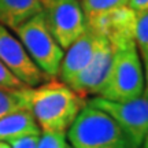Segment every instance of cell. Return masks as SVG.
<instances>
[{
    "instance_id": "cell-22",
    "label": "cell",
    "mask_w": 148,
    "mask_h": 148,
    "mask_svg": "<svg viewBox=\"0 0 148 148\" xmlns=\"http://www.w3.org/2000/svg\"><path fill=\"white\" fill-rule=\"evenodd\" d=\"M0 148H11L7 141H0Z\"/></svg>"
},
{
    "instance_id": "cell-1",
    "label": "cell",
    "mask_w": 148,
    "mask_h": 148,
    "mask_svg": "<svg viewBox=\"0 0 148 148\" xmlns=\"http://www.w3.org/2000/svg\"><path fill=\"white\" fill-rule=\"evenodd\" d=\"M25 97L27 110L33 114L41 132H67L85 106L82 96L63 81L56 79L26 86Z\"/></svg>"
},
{
    "instance_id": "cell-9",
    "label": "cell",
    "mask_w": 148,
    "mask_h": 148,
    "mask_svg": "<svg viewBox=\"0 0 148 148\" xmlns=\"http://www.w3.org/2000/svg\"><path fill=\"white\" fill-rule=\"evenodd\" d=\"M112 55H114V49L108 40L97 34V41L92 58L78 73V75L70 82L69 86L82 97L88 95L97 96L108 75Z\"/></svg>"
},
{
    "instance_id": "cell-17",
    "label": "cell",
    "mask_w": 148,
    "mask_h": 148,
    "mask_svg": "<svg viewBox=\"0 0 148 148\" xmlns=\"http://www.w3.org/2000/svg\"><path fill=\"white\" fill-rule=\"evenodd\" d=\"M26 85L22 81L16 78L4 64L0 62V88H7V89H22Z\"/></svg>"
},
{
    "instance_id": "cell-6",
    "label": "cell",
    "mask_w": 148,
    "mask_h": 148,
    "mask_svg": "<svg viewBox=\"0 0 148 148\" xmlns=\"http://www.w3.org/2000/svg\"><path fill=\"white\" fill-rule=\"evenodd\" d=\"M51 34L63 49L88 29L79 0H40Z\"/></svg>"
},
{
    "instance_id": "cell-8",
    "label": "cell",
    "mask_w": 148,
    "mask_h": 148,
    "mask_svg": "<svg viewBox=\"0 0 148 148\" xmlns=\"http://www.w3.org/2000/svg\"><path fill=\"white\" fill-rule=\"evenodd\" d=\"M86 25L95 33L107 38L112 49L127 44H136V14L129 5L88 16Z\"/></svg>"
},
{
    "instance_id": "cell-20",
    "label": "cell",
    "mask_w": 148,
    "mask_h": 148,
    "mask_svg": "<svg viewBox=\"0 0 148 148\" xmlns=\"http://www.w3.org/2000/svg\"><path fill=\"white\" fill-rule=\"evenodd\" d=\"M144 78H145V85H147L145 90L148 92V62L145 63V73H144Z\"/></svg>"
},
{
    "instance_id": "cell-15",
    "label": "cell",
    "mask_w": 148,
    "mask_h": 148,
    "mask_svg": "<svg viewBox=\"0 0 148 148\" xmlns=\"http://www.w3.org/2000/svg\"><path fill=\"white\" fill-rule=\"evenodd\" d=\"M129 0H81L85 18L127 5Z\"/></svg>"
},
{
    "instance_id": "cell-13",
    "label": "cell",
    "mask_w": 148,
    "mask_h": 148,
    "mask_svg": "<svg viewBox=\"0 0 148 148\" xmlns=\"http://www.w3.org/2000/svg\"><path fill=\"white\" fill-rule=\"evenodd\" d=\"M25 88L22 89L0 88V116L16 110H27Z\"/></svg>"
},
{
    "instance_id": "cell-7",
    "label": "cell",
    "mask_w": 148,
    "mask_h": 148,
    "mask_svg": "<svg viewBox=\"0 0 148 148\" xmlns=\"http://www.w3.org/2000/svg\"><path fill=\"white\" fill-rule=\"evenodd\" d=\"M0 62L26 86H37L47 78L27 55L19 38L3 23H0Z\"/></svg>"
},
{
    "instance_id": "cell-2",
    "label": "cell",
    "mask_w": 148,
    "mask_h": 148,
    "mask_svg": "<svg viewBox=\"0 0 148 148\" xmlns=\"http://www.w3.org/2000/svg\"><path fill=\"white\" fill-rule=\"evenodd\" d=\"M66 137L71 148H130L118 123L89 103L81 108Z\"/></svg>"
},
{
    "instance_id": "cell-21",
    "label": "cell",
    "mask_w": 148,
    "mask_h": 148,
    "mask_svg": "<svg viewBox=\"0 0 148 148\" xmlns=\"http://www.w3.org/2000/svg\"><path fill=\"white\" fill-rule=\"evenodd\" d=\"M141 147H143V148H148V133H147V136L144 137V141H143V144H141Z\"/></svg>"
},
{
    "instance_id": "cell-10",
    "label": "cell",
    "mask_w": 148,
    "mask_h": 148,
    "mask_svg": "<svg viewBox=\"0 0 148 148\" xmlns=\"http://www.w3.org/2000/svg\"><path fill=\"white\" fill-rule=\"evenodd\" d=\"M96 41H97V34L88 27L66 49V53L63 55L60 67H59V75L64 84L70 85V82L86 66L95 51Z\"/></svg>"
},
{
    "instance_id": "cell-12",
    "label": "cell",
    "mask_w": 148,
    "mask_h": 148,
    "mask_svg": "<svg viewBox=\"0 0 148 148\" xmlns=\"http://www.w3.org/2000/svg\"><path fill=\"white\" fill-rule=\"evenodd\" d=\"M40 12H42L40 0H0V23L11 30Z\"/></svg>"
},
{
    "instance_id": "cell-14",
    "label": "cell",
    "mask_w": 148,
    "mask_h": 148,
    "mask_svg": "<svg viewBox=\"0 0 148 148\" xmlns=\"http://www.w3.org/2000/svg\"><path fill=\"white\" fill-rule=\"evenodd\" d=\"M134 42L140 58L144 63L148 62V11L136 15V29H134Z\"/></svg>"
},
{
    "instance_id": "cell-4",
    "label": "cell",
    "mask_w": 148,
    "mask_h": 148,
    "mask_svg": "<svg viewBox=\"0 0 148 148\" xmlns=\"http://www.w3.org/2000/svg\"><path fill=\"white\" fill-rule=\"evenodd\" d=\"M36 66L47 77H56L64 49L59 45L47 26L44 14L40 12L14 29Z\"/></svg>"
},
{
    "instance_id": "cell-5",
    "label": "cell",
    "mask_w": 148,
    "mask_h": 148,
    "mask_svg": "<svg viewBox=\"0 0 148 148\" xmlns=\"http://www.w3.org/2000/svg\"><path fill=\"white\" fill-rule=\"evenodd\" d=\"M107 112L121 127L130 148H141L148 133V92L144 90L138 97L126 101L107 100L96 96L88 101Z\"/></svg>"
},
{
    "instance_id": "cell-3",
    "label": "cell",
    "mask_w": 148,
    "mask_h": 148,
    "mask_svg": "<svg viewBox=\"0 0 148 148\" xmlns=\"http://www.w3.org/2000/svg\"><path fill=\"white\" fill-rule=\"evenodd\" d=\"M145 90L141 58L136 44L115 48L106 82L97 96L107 100H132Z\"/></svg>"
},
{
    "instance_id": "cell-16",
    "label": "cell",
    "mask_w": 148,
    "mask_h": 148,
    "mask_svg": "<svg viewBox=\"0 0 148 148\" xmlns=\"http://www.w3.org/2000/svg\"><path fill=\"white\" fill-rule=\"evenodd\" d=\"M66 132H42L40 133L37 148H67Z\"/></svg>"
},
{
    "instance_id": "cell-18",
    "label": "cell",
    "mask_w": 148,
    "mask_h": 148,
    "mask_svg": "<svg viewBox=\"0 0 148 148\" xmlns=\"http://www.w3.org/2000/svg\"><path fill=\"white\" fill-rule=\"evenodd\" d=\"M38 137L40 134H26V136L12 138L7 143L10 144L11 148H37Z\"/></svg>"
},
{
    "instance_id": "cell-23",
    "label": "cell",
    "mask_w": 148,
    "mask_h": 148,
    "mask_svg": "<svg viewBox=\"0 0 148 148\" xmlns=\"http://www.w3.org/2000/svg\"><path fill=\"white\" fill-rule=\"evenodd\" d=\"M67 148H71V147H67Z\"/></svg>"
},
{
    "instance_id": "cell-19",
    "label": "cell",
    "mask_w": 148,
    "mask_h": 148,
    "mask_svg": "<svg viewBox=\"0 0 148 148\" xmlns=\"http://www.w3.org/2000/svg\"><path fill=\"white\" fill-rule=\"evenodd\" d=\"M127 5L132 8L136 15H140L148 11V0H129Z\"/></svg>"
},
{
    "instance_id": "cell-11",
    "label": "cell",
    "mask_w": 148,
    "mask_h": 148,
    "mask_svg": "<svg viewBox=\"0 0 148 148\" xmlns=\"http://www.w3.org/2000/svg\"><path fill=\"white\" fill-rule=\"evenodd\" d=\"M40 133L41 130L29 110H16L0 116V141Z\"/></svg>"
}]
</instances>
